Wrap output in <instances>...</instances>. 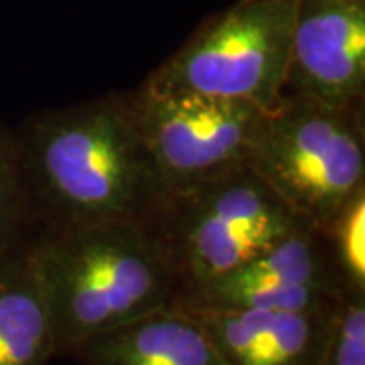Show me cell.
Listing matches in <instances>:
<instances>
[{"label":"cell","mask_w":365,"mask_h":365,"mask_svg":"<svg viewBox=\"0 0 365 365\" xmlns=\"http://www.w3.org/2000/svg\"><path fill=\"white\" fill-rule=\"evenodd\" d=\"M16 134L35 232L110 222L155 225L169 189L124 91L43 110Z\"/></svg>","instance_id":"1"},{"label":"cell","mask_w":365,"mask_h":365,"mask_svg":"<svg viewBox=\"0 0 365 365\" xmlns=\"http://www.w3.org/2000/svg\"><path fill=\"white\" fill-rule=\"evenodd\" d=\"M31 256L51 307L57 355L175 302L177 274L153 225L110 222L39 230Z\"/></svg>","instance_id":"2"},{"label":"cell","mask_w":365,"mask_h":365,"mask_svg":"<svg viewBox=\"0 0 365 365\" xmlns=\"http://www.w3.org/2000/svg\"><path fill=\"white\" fill-rule=\"evenodd\" d=\"M250 167L323 232L365 191L364 106L339 108L284 93L266 114Z\"/></svg>","instance_id":"3"},{"label":"cell","mask_w":365,"mask_h":365,"mask_svg":"<svg viewBox=\"0 0 365 365\" xmlns=\"http://www.w3.org/2000/svg\"><path fill=\"white\" fill-rule=\"evenodd\" d=\"M307 225L252 167H242L169 193L153 227L177 274L179 299Z\"/></svg>","instance_id":"4"},{"label":"cell","mask_w":365,"mask_h":365,"mask_svg":"<svg viewBox=\"0 0 365 365\" xmlns=\"http://www.w3.org/2000/svg\"><path fill=\"white\" fill-rule=\"evenodd\" d=\"M297 0H237L207 19L143 86L274 110L287 88Z\"/></svg>","instance_id":"5"},{"label":"cell","mask_w":365,"mask_h":365,"mask_svg":"<svg viewBox=\"0 0 365 365\" xmlns=\"http://www.w3.org/2000/svg\"><path fill=\"white\" fill-rule=\"evenodd\" d=\"M169 193L250 167L268 110L244 100L158 91H124Z\"/></svg>","instance_id":"6"},{"label":"cell","mask_w":365,"mask_h":365,"mask_svg":"<svg viewBox=\"0 0 365 365\" xmlns=\"http://www.w3.org/2000/svg\"><path fill=\"white\" fill-rule=\"evenodd\" d=\"M341 292L325 234L307 225L175 302L191 309L325 311Z\"/></svg>","instance_id":"7"},{"label":"cell","mask_w":365,"mask_h":365,"mask_svg":"<svg viewBox=\"0 0 365 365\" xmlns=\"http://www.w3.org/2000/svg\"><path fill=\"white\" fill-rule=\"evenodd\" d=\"M284 93L365 102V0H297Z\"/></svg>","instance_id":"8"},{"label":"cell","mask_w":365,"mask_h":365,"mask_svg":"<svg viewBox=\"0 0 365 365\" xmlns=\"http://www.w3.org/2000/svg\"><path fill=\"white\" fill-rule=\"evenodd\" d=\"M185 309L205 329L222 365H317L331 313V307L325 311Z\"/></svg>","instance_id":"9"},{"label":"cell","mask_w":365,"mask_h":365,"mask_svg":"<svg viewBox=\"0 0 365 365\" xmlns=\"http://www.w3.org/2000/svg\"><path fill=\"white\" fill-rule=\"evenodd\" d=\"M71 357L81 365H222L205 329L177 302L93 335Z\"/></svg>","instance_id":"10"},{"label":"cell","mask_w":365,"mask_h":365,"mask_svg":"<svg viewBox=\"0 0 365 365\" xmlns=\"http://www.w3.org/2000/svg\"><path fill=\"white\" fill-rule=\"evenodd\" d=\"M29 240L0 252V365H49L57 355L51 307Z\"/></svg>","instance_id":"11"},{"label":"cell","mask_w":365,"mask_h":365,"mask_svg":"<svg viewBox=\"0 0 365 365\" xmlns=\"http://www.w3.org/2000/svg\"><path fill=\"white\" fill-rule=\"evenodd\" d=\"M35 234L21 173L16 134L0 124V252Z\"/></svg>","instance_id":"12"},{"label":"cell","mask_w":365,"mask_h":365,"mask_svg":"<svg viewBox=\"0 0 365 365\" xmlns=\"http://www.w3.org/2000/svg\"><path fill=\"white\" fill-rule=\"evenodd\" d=\"M343 292H365V191L323 230Z\"/></svg>","instance_id":"13"},{"label":"cell","mask_w":365,"mask_h":365,"mask_svg":"<svg viewBox=\"0 0 365 365\" xmlns=\"http://www.w3.org/2000/svg\"><path fill=\"white\" fill-rule=\"evenodd\" d=\"M317 365H365V292H341L333 302Z\"/></svg>","instance_id":"14"}]
</instances>
